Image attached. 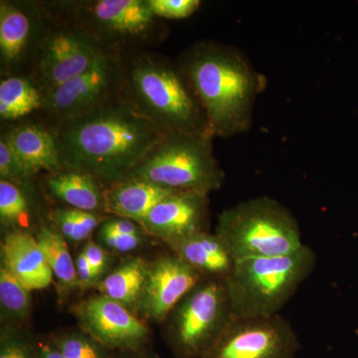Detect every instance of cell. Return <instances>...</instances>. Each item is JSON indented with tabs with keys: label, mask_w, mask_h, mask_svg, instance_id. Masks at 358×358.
Listing matches in <instances>:
<instances>
[{
	"label": "cell",
	"mask_w": 358,
	"mask_h": 358,
	"mask_svg": "<svg viewBox=\"0 0 358 358\" xmlns=\"http://www.w3.org/2000/svg\"><path fill=\"white\" fill-rule=\"evenodd\" d=\"M48 15V23L24 73L44 95L110 53L79 25L50 13Z\"/></svg>",
	"instance_id": "obj_9"
},
{
	"label": "cell",
	"mask_w": 358,
	"mask_h": 358,
	"mask_svg": "<svg viewBox=\"0 0 358 358\" xmlns=\"http://www.w3.org/2000/svg\"><path fill=\"white\" fill-rule=\"evenodd\" d=\"M100 237L106 246L122 253L138 248L141 244V235L120 234L100 231Z\"/></svg>",
	"instance_id": "obj_32"
},
{
	"label": "cell",
	"mask_w": 358,
	"mask_h": 358,
	"mask_svg": "<svg viewBox=\"0 0 358 358\" xmlns=\"http://www.w3.org/2000/svg\"><path fill=\"white\" fill-rule=\"evenodd\" d=\"M317 255L307 245L287 255L236 261L225 280L235 317H270L282 308L308 279Z\"/></svg>",
	"instance_id": "obj_5"
},
{
	"label": "cell",
	"mask_w": 358,
	"mask_h": 358,
	"mask_svg": "<svg viewBox=\"0 0 358 358\" xmlns=\"http://www.w3.org/2000/svg\"><path fill=\"white\" fill-rule=\"evenodd\" d=\"M45 179L48 192L71 208L106 213V187L94 176L74 169H62L48 173Z\"/></svg>",
	"instance_id": "obj_20"
},
{
	"label": "cell",
	"mask_w": 358,
	"mask_h": 358,
	"mask_svg": "<svg viewBox=\"0 0 358 358\" xmlns=\"http://www.w3.org/2000/svg\"><path fill=\"white\" fill-rule=\"evenodd\" d=\"M50 128L63 169L88 173L105 187L124 181L166 134L119 96Z\"/></svg>",
	"instance_id": "obj_1"
},
{
	"label": "cell",
	"mask_w": 358,
	"mask_h": 358,
	"mask_svg": "<svg viewBox=\"0 0 358 358\" xmlns=\"http://www.w3.org/2000/svg\"><path fill=\"white\" fill-rule=\"evenodd\" d=\"M301 348L291 322L270 317H233L204 358H294Z\"/></svg>",
	"instance_id": "obj_11"
},
{
	"label": "cell",
	"mask_w": 358,
	"mask_h": 358,
	"mask_svg": "<svg viewBox=\"0 0 358 358\" xmlns=\"http://www.w3.org/2000/svg\"><path fill=\"white\" fill-rule=\"evenodd\" d=\"M178 192L148 181H121L106 187V213L140 223L155 205Z\"/></svg>",
	"instance_id": "obj_19"
},
{
	"label": "cell",
	"mask_w": 358,
	"mask_h": 358,
	"mask_svg": "<svg viewBox=\"0 0 358 358\" xmlns=\"http://www.w3.org/2000/svg\"><path fill=\"white\" fill-rule=\"evenodd\" d=\"M48 20L41 1H0L1 78L24 74Z\"/></svg>",
	"instance_id": "obj_12"
},
{
	"label": "cell",
	"mask_w": 358,
	"mask_h": 358,
	"mask_svg": "<svg viewBox=\"0 0 358 358\" xmlns=\"http://www.w3.org/2000/svg\"><path fill=\"white\" fill-rule=\"evenodd\" d=\"M85 334L110 350L138 352L147 343L148 329L128 308L106 296H96L75 308Z\"/></svg>",
	"instance_id": "obj_13"
},
{
	"label": "cell",
	"mask_w": 358,
	"mask_h": 358,
	"mask_svg": "<svg viewBox=\"0 0 358 358\" xmlns=\"http://www.w3.org/2000/svg\"><path fill=\"white\" fill-rule=\"evenodd\" d=\"M48 13L79 25L110 53L127 55L164 43L169 25L148 0L41 1Z\"/></svg>",
	"instance_id": "obj_4"
},
{
	"label": "cell",
	"mask_w": 358,
	"mask_h": 358,
	"mask_svg": "<svg viewBox=\"0 0 358 358\" xmlns=\"http://www.w3.org/2000/svg\"><path fill=\"white\" fill-rule=\"evenodd\" d=\"M50 219L66 240L72 241L76 228V209L66 207L51 211Z\"/></svg>",
	"instance_id": "obj_31"
},
{
	"label": "cell",
	"mask_w": 358,
	"mask_h": 358,
	"mask_svg": "<svg viewBox=\"0 0 358 358\" xmlns=\"http://www.w3.org/2000/svg\"><path fill=\"white\" fill-rule=\"evenodd\" d=\"M122 80V56L107 53L90 69L45 94L36 119L53 127L85 114L119 96Z\"/></svg>",
	"instance_id": "obj_10"
},
{
	"label": "cell",
	"mask_w": 358,
	"mask_h": 358,
	"mask_svg": "<svg viewBox=\"0 0 358 358\" xmlns=\"http://www.w3.org/2000/svg\"><path fill=\"white\" fill-rule=\"evenodd\" d=\"M121 56L119 96L138 115L164 134H212L203 108L176 59L154 50Z\"/></svg>",
	"instance_id": "obj_3"
},
{
	"label": "cell",
	"mask_w": 358,
	"mask_h": 358,
	"mask_svg": "<svg viewBox=\"0 0 358 358\" xmlns=\"http://www.w3.org/2000/svg\"><path fill=\"white\" fill-rule=\"evenodd\" d=\"M65 358H113L110 350L83 334H67L54 339Z\"/></svg>",
	"instance_id": "obj_25"
},
{
	"label": "cell",
	"mask_w": 358,
	"mask_h": 358,
	"mask_svg": "<svg viewBox=\"0 0 358 358\" xmlns=\"http://www.w3.org/2000/svg\"><path fill=\"white\" fill-rule=\"evenodd\" d=\"M3 129L14 152L33 176L42 171L56 173L63 169L59 159L55 134L44 122L37 119H27L6 124Z\"/></svg>",
	"instance_id": "obj_17"
},
{
	"label": "cell",
	"mask_w": 358,
	"mask_h": 358,
	"mask_svg": "<svg viewBox=\"0 0 358 358\" xmlns=\"http://www.w3.org/2000/svg\"><path fill=\"white\" fill-rule=\"evenodd\" d=\"M83 253L88 260L94 277L98 280L103 275L106 264H107V255H106L105 250L95 242L90 241L85 246Z\"/></svg>",
	"instance_id": "obj_33"
},
{
	"label": "cell",
	"mask_w": 358,
	"mask_h": 358,
	"mask_svg": "<svg viewBox=\"0 0 358 358\" xmlns=\"http://www.w3.org/2000/svg\"><path fill=\"white\" fill-rule=\"evenodd\" d=\"M36 343L24 334L6 329L0 341V358H35Z\"/></svg>",
	"instance_id": "obj_29"
},
{
	"label": "cell",
	"mask_w": 358,
	"mask_h": 358,
	"mask_svg": "<svg viewBox=\"0 0 358 358\" xmlns=\"http://www.w3.org/2000/svg\"><path fill=\"white\" fill-rule=\"evenodd\" d=\"M202 279L195 268L178 256L160 258L150 267L138 307L150 319L166 320Z\"/></svg>",
	"instance_id": "obj_14"
},
{
	"label": "cell",
	"mask_w": 358,
	"mask_h": 358,
	"mask_svg": "<svg viewBox=\"0 0 358 358\" xmlns=\"http://www.w3.org/2000/svg\"><path fill=\"white\" fill-rule=\"evenodd\" d=\"M148 271L150 267L145 261L131 259L108 275L99 289L103 296L126 308L138 306L145 291Z\"/></svg>",
	"instance_id": "obj_22"
},
{
	"label": "cell",
	"mask_w": 358,
	"mask_h": 358,
	"mask_svg": "<svg viewBox=\"0 0 358 358\" xmlns=\"http://www.w3.org/2000/svg\"><path fill=\"white\" fill-rule=\"evenodd\" d=\"M176 60L203 108L214 138H229L250 131L257 98L268 81L243 52L221 42L200 40Z\"/></svg>",
	"instance_id": "obj_2"
},
{
	"label": "cell",
	"mask_w": 358,
	"mask_h": 358,
	"mask_svg": "<svg viewBox=\"0 0 358 358\" xmlns=\"http://www.w3.org/2000/svg\"><path fill=\"white\" fill-rule=\"evenodd\" d=\"M33 174L23 164L3 129L0 134V179L20 185L26 179L32 178Z\"/></svg>",
	"instance_id": "obj_27"
},
{
	"label": "cell",
	"mask_w": 358,
	"mask_h": 358,
	"mask_svg": "<svg viewBox=\"0 0 358 358\" xmlns=\"http://www.w3.org/2000/svg\"><path fill=\"white\" fill-rule=\"evenodd\" d=\"M0 303L11 320L27 319L31 308L30 291L23 287L6 268H0Z\"/></svg>",
	"instance_id": "obj_24"
},
{
	"label": "cell",
	"mask_w": 358,
	"mask_h": 358,
	"mask_svg": "<svg viewBox=\"0 0 358 358\" xmlns=\"http://www.w3.org/2000/svg\"><path fill=\"white\" fill-rule=\"evenodd\" d=\"M152 13L162 20H180L199 10V0H148Z\"/></svg>",
	"instance_id": "obj_28"
},
{
	"label": "cell",
	"mask_w": 358,
	"mask_h": 358,
	"mask_svg": "<svg viewBox=\"0 0 358 358\" xmlns=\"http://www.w3.org/2000/svg\"><path fill=\"white\" fill-rule=\"evenodd\" d=\"M44 93L26 74L1 78L0 120L14 124L30 119L42 109Z\"/></svg>",
	"instance_id": "obj_21"
},
{
	"label": "cell",
	"mask_w": 358,
	"mask_h": 358,
	"mask_svg": "<svg viewBox=\"0 0 358 358\" xmlns=\"http://www.w3.org/2000/svg\"><path fill=\"white\" fill-rule=\"evenodd\" d=\"M28 212V200L20 185L0 179V219L7 225L20 222Z\"/></svg>",
	"instance_id": "obj_26"
},
{
	"label": "cell",
	"mask_w": 358,
	"mask_h": 358,
	"mask_svg": "<svg viewBox=\"0 0 358 358\" xmlns=\"http://www.w3.org/2000/svg\"><path fill=\"white\" fill-rule=\"evenodd\" d=\"M213 138L210 134H166L124 180L208 195L225 180Z\"/></svg>",
	"instance_id": "obj_7"
},
{
	"label": "cell",
	"mask_w": 358,
	"mask_h": 358,
	"mask_svg": "<svg viewBox=\"0 0 358 358\" xmlns=\"http://www.w3.org/2000/svg\"><path fill=\"white\" fill-rule=\"evenodd\" d=\"M75 264H76L79 284L88 285L96 281L93 272H92V268L90 267L88 260H87L86 257H85L83 252L78 255Z\"/></svg>",
	"instance_id": "obj_35"
},
{
	"label": "cell",
	"mask_w": 358,
	"mask_h": 358,
	"mask_svg": "<svg viewBox=\"0 0 358 358\" xmlns=\"http://www.w3.org/2000/svg\"><path fill=\"white\" fill-rule=\"evenodd\" d=\"M216 234L235 261L287 255L305 245L300 224L292 211L268 196L245 200L224 210Z\"/></svg>",
	"instance_id": "obj_6"
},
{
	"label": "cell",
	"mask_w": 358,
	"mask_h": 358,
	"mask_svg": "<svg viewBox=\"0 0 358 358\" xmlns=\"http://www.w3.org/2000/svg\"><path fill=\"white\" fill-rule=\"evenodd\" d=\"M2 268L29 289L47 288L52 273L38 240L27 231L7 233L1 243Z\"/></svg>",
	"instance_id": "obj_16"
},
{
	"label": "cell",
	"mask_w": 358,
	"mask_h": 358,
	"mask_svg": "<svg viewBox=\"0 0 358 358\" xmlns=\"http://www.w3.org/2000/svg\"><path fill=\"white\" fill-rule=\"evenodd\" d=\"M208 195L178 192L155 205L140 226L169 246L203 232L208 220Z\"/></svg>",
	"instance_id": "obj_15"
},
{
	"label": "cell",
	"mask_w": 358,
	"mask_h": 358,
	"mask_svg": "<svg viewBox=\"0 0 358 358\" xmlns=\"http://www.w3.org/2000/svg\"><path fill=\"white\" fill-rule=\"evenodd\" d=\"M100 231L103 232L120 233V234L140 235L141 228L138 224L129 219L115 217L108 218L101 225Z\"/></svg>",
	"instance_id": "obj_34"
},
{
	"label": "cell",
	"mask_w": 358,
	"mask_h": 358,
	"mask_svg": "<svg viewBox=\"0 0 358 358\" xmlns=\"http://www.w3.org/2000/svg\"><path fill=\"white\" fill-rule=\"evenodd\" d=\"M108 217L103 214L76 209V228L71 242H81L87 239L99 225H102Z\"/></svg>",
	"instance_id": "obj_30"
},
{
	"label": "cell",
	"mask_w": 358,
	"mask_h": 358,
	"mask_svg": "<svg viewBox=\"0 0 358 358\" xmlns=\"http://www.w3.org/2000/svg\"><path fill=\"white\" fill-rule=\"evenodd\" d=\"M35 358H65L54 341H41L36 343Z\"/></svg>",
	"instance_id": "obj_36"
},
{
	"label": "cell",
	"mask_w": 358,
	"mask_h": 358,
	"mask_svg": "<svg viewBox=\"0 0 358 358\" xmlns=\"http://www.w3.org/2000/svg\"><path fill=\"white\" fill-rule=\"evenodd\" d=\"M169 341L178 358H204L233 319L225 281L203 278L171 312Z\"/></svg>",
	"instance_id": "obj_8"
},
{
	"label": "cell",
	"mask_w": 358,
	"mask_h": 358,
	"mask_svg": "<svg viewBox=\"0 0 358 358\" xmlns=\"http://www.w3.org/2000/svg\"><path fill=\"white\" fill-rule=\"evenodd\" d=\"M36 238L59 285L62 288L69 289L79 284L76 264L71 256L67 241L63 235L55 228L42 225Z\"/></svg>",
	"instance_id": "obj_23"
},
{
	"label": "cell",
	"mask_w": 358,
	"mask_h": 358,
	"mask_svg": "<svg viewBox=\"0 0 358 358\" xmlns=\"http://www.w3.org/2000/svg\"><path fill=\"white\" fill-rule=\"evenodd\" d=\"M181 260L203 278L225 281L234 268L235 259L217 234L203 231L171 245Z\"/></svg>",
	"instance_id": "obj_18"
},
{
	"label": "cell",
	"mask_w": 358,
	"mask_h": 358,
	"mask_svg": "<svg viewBox=\"0 0 358 358\" xmlns=\"http://www.w3.org/2000/svg\"><path fill=\"white\" fill-rule=\"evenodd\" d=\"M120 358H152L147 355H141L140 350L138 352H124Z\"/></svg>",
	"instance_id": "obj_37"
}]
</instances>
